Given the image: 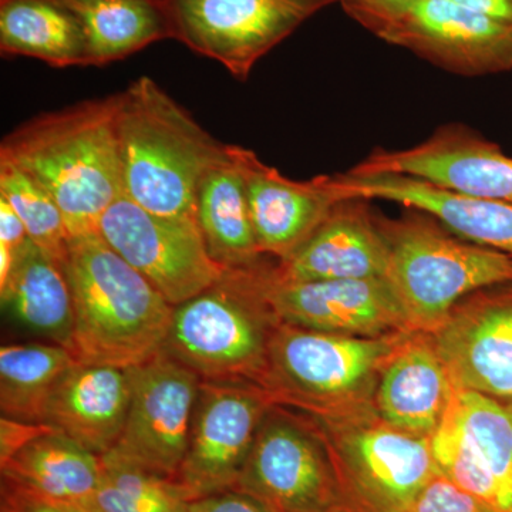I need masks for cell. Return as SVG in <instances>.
I'll use <instances>...</instances> for the list:
<instances>
[{
  "label": "cell",
  "mask_w": 512,
  "mask_h": 512,
  "mask_svg": "<svg viewBox=\"0 0 512 512\" xmlns=\"http://www.w3.org/2000/svg\"><path fill=\"white\" fill-rule=\"evenodd\" d=\"M120 93L40 114L3 138L0 161L22 168L55 198L70 238L99 232L124 194Z\"/></svg>",
  "instance_id": "obj_1"
},
{
  "label": "cell",
  "mask_w": 512,
  "mask_h": 512,
  "mask_svg": "<svg viewBox=\"0 0 512 512\" xmlns=\"http://www.w3.org/2000/svg\"><path fill=\"white\" fill-rule=\"evenodd\" d=\"M64 268L74 306L70 350L80 363L131 369L163 352L174 306L100 232L70 238Z\"/></svg>",
  "instance_id": "obj_2"
},
{
  "label": "cell",
  "mask_w": 512,
  "mask_h": 512,
  "mask_svg": "<svg viewBox=\"0 0 512 512\" xmlns=\"http://www.w3.org/2000/svg\"><path fill=\"white\" fill-rule=\"evenodd\" d=\"M119 143L126 197L154 214L197 220L198 184L225 144L147 76L120 93Z\"/></svg>",
  "instance_id": "obj_3"
},
{
  "label": "cell",
  "mask_w": 512,
  "mask_h": 512,
  "mask_svg": "<svg viewBox=\"0 0 512 512\" xmlns=\"http://www.w3.org/2000/svg\"><path fill=\"white\" fill-rule=\"evenodd\" d=\"M265 264L228 269L210 289L174 306L163 352L202 382L262 387L279 320L262 292Z\"/></svg>",
  "instance_id": "obj_4"
},
{
  "label": "cell",
  "mask_w": 512,
  "mask_h": 512,
  "mask_svg": "<svg viewBox=\"0 0 512 512\" xmlns=\"http://www.w3.org/2000/svg\"><path fill=\"white\" fill-rule=\"evenodd\" d=\"M377 221L389 245L387 279L414 332L439 328L471 293L512 282V256L457 237L427 212L406 208Z\"/></svg>",
  "instance_id": "obj_5"
},
{
  "label": "cell",
  "mask_w": 512,
  "mask_h": 512,
  "mask_svg": "<svg viewBox=\"0 0 512 512\" xmlns=\"http://www.w3.org/2000/svg\"><path fill=\"white\" fill-rule=\"evenodd\" d=\"M407 333L366 338L279 322L262 389L274 404L312 416L372 403L380 372Z\"/></svg>",
  "instance_id": "obj_6"
},
{
  "label": "cell",
  "mask_w": 512,
  "mask_h": 512,
  "mask_svg": "<svg viewBox=\"0 0 512 512\" xmlns=\"http://www.w3.org/2000/svg\"><path fill=\"white\" fill-rule=\"evenodd\" d=\"M312 417L328 444L349 512H406L439 471L429 437L390 426L372 403Z\"/></svg>",
  "instance_id": "obj_7"
},
{
  "label": "cell",
  "mask_w": 512,
  "mask_h": 512,
  "mask_svg": "<svg viewBox=\"0 0 512 512\" xmlns=\"http://www.w3.org/2000/svg\"><path fill=\"white\" fill-rule=\"evenodd\" d=\"M234 491L268 512H349L318 423L279 404L262 419Z\"/></svg>",
  "instance_id": "obj_8"
},
{
  "label": "cell",
  "mask_w": 512,
  "mask_h": 512,
  "mask_svg": "<svg viewBox=\"0 0 512 512\" xmlns=\"http://www.w3.org/2000/svg\"><path fill=\"white\" fill-rule=\"evenodd\" d=\"M338 0H164L171 39L238 80L303 22Z\"/></svg>",
  "instance_id": "obj_9"
},
{
  "label": "cell",
  "mask_w": 512,
  "mask_h": 512,
  "mask_svg": "<svg viewBox=\"0 0 512 512\" xmlns=\"http://www.w3.org/2000/svg\"><path fill=\"white\" fill-rule=\"evenodd\" d=\"M99 232L173 306L207 291L228 271L212 258L198 220L154 214L124 194L104 212Z\"/></svg>",
  "instance_id": "obj_10"
},
{
  "label": "cell",
  "mask_w": 512,
  "mask_h": 512,
  "mask_svg": "<svg viewBox=\"0 0 512 512\" xmlns=\"http://www.w3.org/2000/svg\"><path fill=\"white\" fill-rule=\"evenodd\" d=\"M128 373L126 424L113 450L101 457L174 481L187 453L202 380L164 352Z\"/></svg>",
  "instance_id": "obj_11"
},
{
  "label": "cell",
  "mask_w": 512,
  "mask_h": 512,
  "mask_svg": "<svg viewBox=\"0 0 512 512\" xmlns=\"http://www.w3.org/2000/svg\"><path fill=\"white\" fill-rule=\"evenodd\" d=\"M272 406L258 384L201 382L187 453L174 478L188 503L235 490Z\"/></svg>",
  "instance_id": "obj_12"
},
{
  "label": "cell",
  "mask_w": 512,
  "mask_h": 512,
  "mask_svg": "<svg viewBox=\"0 0 512 512\" xmlns=\"http://www.w3.org/2000/svg\"><path fill=\"white\" fill-rule=\"evenodd\" d=\"M430 441L441 474L491 512H512V403L454 387Z\"/></svg>",
  "instance_id": "obj_13"
},
{
  "label": "cell",
  "mask_w": 512,
  "mask_h": 512,
  "mask_svg": "<svg viewBox=\"0 0 512 512\" xmlns=\"http://www.w3.org/2000/svg\"><path fill=\"white\" fill-rule=\"evenodd\" d=\"M365 29L460 76L512 70V23L454 0H424L402 15L376 20Z\"/></svg>",
  "instance_id": "obj_14"
},
{
  "label": "cell",
  "mask_w": 512,
  "mask_h": 512,
  "mask_svg": "<svg viewBox=\"0 0 512 512\" xmlns=\"http://www.w3.org/2000/svg\"><path fill=\"white\" fill-rule=\"evenodd\" d=\"M262 292L276 319L295 328L366 338L414 332L387 278L282 284L265 265Z\"/></svg>",
  "instance_id": "obj_15"
},
{
  "label": "cell",
  "mask_w": 512,
  "mask_h": 512,
  "mask_svg": "<svg viewBox=\"0 0 512 512\" xmlns=\"http://www.w3.org/2000/svg\"><path fill=\"white\" fill-rule=\"evenodd\" d=\"M429 335L456 389L512 403V282L471 293Z\"/></svg>",
  "instance_id": "obj_16"
},
{
  "label": "cell",
  "mask_w": 512,
  "mask_h": 512,
  "mask_svg": "<svg viewBox=\"0 0 512 512\" xmlns=\"http://www.w3.org/2000/svg\"><path fill=\"white\" fill-rule=\"evenodd\" d=\"M350 175L400 174L471 197L512 204V157L463 124H447L406 150H376Z\"/></svg>",
  "instance_id": "obj_17"
},
{
  "label": "cell",
  "mask_w": 512,
  "mask_h": 512,
  "mask_svg": "<svg viewBox=\"0 0 512 512\" xmlns=\"http://www.w3.org/2000/svg\"><path fill=\"white\" fill-rule=\"evenodd\" d=\"M227 148L244 178L252 228L262 255L281 261L293 254L342 201L332 175L289 180L259 160L254 151Z\"/></svg>",
  "instance_id": "obj_18"
},
{
  "label": "cell",
  "mask_w": 512,
  "mask_h": 512,
  "mask_svg": "<svg viewBox=\"0 0 512 512\" xmlns=\"http://www.w3.org/2000/svg\"><path fill=\"white\" fill-rule=\"evenodd\" d=\"M369 200L348 198L293 254L271 266L276 282L387 278L389 245Z\"/></svg>",
  "instance_id": "obj_19"
},
{
  "label": "cell",
  "mask_w": 512,
  "mask_h": 512,
  "mask_svg": "<svg viewBox=\"0 0 512 512\" xmlns=\"http://www.w3.org/2000/svg\"><path fill=\"white\" fill-rule=\"evenodd\" d=\"M340 200L392 201L427 212L473 244L512 256V204L471 197L400 174L332 175Z\"/></svg>",
  "instance_id": "obj_20"
},
{
  "label": "cell",
  "mask_w": 512,
  "mask_h": 512,
  "mask_svg": "<svg viewBox=\"0 0 512 512\" xmlns=\"http://www.w3.org/2000/svg\"><path fill=\"white\" fill-rule=\"evenodd\" d=\"M453 390L429 333L410 332L380 372L373 409L390 426L431 439Z\"/></svg>",
  "instance_id": "obj_21"
},
{
  "label": "cell",
  "mask_w": 512,
  "mask_h": 512,
  "mask_svg": "<svg viewBox=\"0 0 512 512\" xmlns=\"http://www.w3.org/2000/svg\"><path fill=\"white\" fill-rule=\"evenodd\" d=\"M130 396L128 369L77 363L50 397L43 423L101 457L123 433Z\"/></svg>",
  "instance_id": "obj_22"
},
{
  "label": "cell",
  "mask_w": 512,
  "mask_h": 512,
  "mask_svg": "<svg viewBox=\"0 0 512 512\" xmlns=\"http://www.w3.org/2000/svg\"><path fill=\"white\" fill-rule=\"evenodd\" d=\"M0 473L3 484L90 508L103 477V461L50 427L0 461Z\"/></svg>",
  "instance_id": "obj_23"
},
{
  "label": "cell",
  "mask_w": 512,
  "mask_h": 512,
  "mask_svg": "<svg viewBox=\"0 0 512 512\" xmlns=\"http://www.w3.org/2000/svg\"><path fill=\"white\" fill-rule=\"evenodd\" d=\"M2 305L30 332L70 349L74 328L72 288L66 268L28 241L16 251L8 281L0 286Z\"/></svg>",
  "instance_id": "obj_24"
},
{
  "label": "cell",
  "mask_w": 512,
  "mask_h": 512,
  "mask_svg": "<svg viewBox=\"0 0 512 512\" xmlns=\"http://www.w3.org/2000/svg\"><path fill=\"white\" fill-rule=\"evenodd\" d=\"M197 220L214 261L227 269L261 264L247 190L238 165L225 156L205 171L197 188Z\"/></svg>",
  "instance_id": "obj_25"
},
{
  "label": "cell",
  "mask_w": 512,
  "mask_h": 512,
  "mask_svg": "<svg viewBox=\"0 0 512 512\" xmlns=\"http://www.w3.org/2000/svg\"><path fill=\"white\" fill-rule=\"evenodd\" d=\"M0 52L56 69L90 66L82 23L59 0H0Z\"/></svg>",
  "instance_id": "obj_26"
},
{
  "label": "cell",
  "mask_w": 512,
  "mask_h": 512,
  "mask_svg": "<svg viewBox=\"0 0 512 512\" xmlns=\"http://www.w3.org/2000/svg\"><path fill=\"white\" fill-rule=\"evenodd\" d=\"M82 23L90 66H106L171 39L164 0H59Z\"/></svg>",
  "instance_id": "obj_27"
},
{
  "label": "cell",
  "mask_w": 512,
  "mask_h": 512,
  "mask_svg": "<svg viewBox=\"0 0 512 512\" xmlns=\"http://www.w3.org/2000/svg\"><path fill=\"white\" fill-rule=\"evenodd\" d=\"M80 363L57 343H9L0 349V412L8 419L43 423L50 397Z\"/></svg>",
  "instance_id": "obj_28"
},
{
  "label": "cell",
  "mask_w": 512,
  "mask_h": 512,
  "mask_svg": "<svg viewBox=\"0 0 512 512\" xmlns=\"http://www.w3.org/2000/svg\"><path fill=\"white\" fill-rule=\"evenodd\" d=\"M0 197L18 212L30 241L64 265L69 229L50 192L22 168L0 161Z\"/></svg>",
  "instance_id": "obj_29"
},
{
  "label": "cell",
  "mask_w": 512,
  "mask_h": 512,
  "mask_svg": "<svg viewBox=\"0 0 512 512\" xmlns=\"http://www.w3.org/2000/svg\"><path fill=\"white\" fill-rule=\"evenodd\" d=\"M103 461V477L94 495L96 512H188L190 503L174 481L141 468Z\"/></svg>",
  "instance_id": "obj_30"
},
{
  "label": "cell",
  "mask_w": 512,
  "mask_h": 512,
  "mask_svg": "<svg viewBox=\"0 0 512 512\" xmlns=\"http://www.w3.org/2000/svg\"><path fill=\"white\" fill-rule=\"evenodd\" d=\"M406 512H491L437 471Z\"/></svg>",
  "instance_id": "obj_31"
},
{
  "label": "cell",
  "mask_w": 512,
  "mask_h": 512,
  "mask_svg": "<svg viewBox=\"0 0 512 512\" xmlns=\"http://www.w3.org/2000/svg\"><path fill=\"white\" fill-rule=\"evenodd\" d=\"M0 512H96L84 505L52 500L2 483Z\"/></svg>",
  "instance_id": "obj_32"
},
{
  "label": "cell",
  "mask_w": 512,
  "mask_h": 512,
  "mask_svg": "<svg viewBox=\"0 0 512 512\" xmlns=\"http://www.w3.org/2000/svg\"><path fill=\"white\" fill-rule=\"evenodd\" d=\"M421 2L424 0H352V2L342 3V6L350 18L366 28L376 20L402 15Z\"/></svg>",
  "instance_id": "obj_33"
},
{
  "label": "cell",
  "mask_w": 512,
  "mask_h": 512,
  "mask_svg": "<svg viewBox=\"0 0 512 512\" xmlns=\"http://www.w3.org/2000/svg\"><path fill=\"white\" fill-rule=\"evenodd\" d=\"M45 423H28L2 417L0 419V461L12 456L19 447L49 430Z\"/></svg>",
  "instance_id": "obj_34"
},
{
  "label": "cell",
  "mask_w": 512,
  "mask_h": 512,
  "mask_svg": "<svg viewBox=\"0 0 512 512\" xmlns=\"http://www.w3.org/2000/svg\"><path fill=\"white\" fill-rule=\"evenodd\" d=\"M188 512H268L261 504L256 503L248 495L229 491V493L212 495L194 501Z\"/></svg>",
  "instance_id": "obj_35"
},
{
  "label": "cell",
  "mask_w": 512,
  "mask_h": 512,
  "mask_svg": "<svg viewBox=\"0 0 512 512\" xmlns=\"http://www.w3.org/2000/svg\"><path fill=\"white\" fill-rule=\"evenodd\" d=\"M29 235L18 212L5 198L0 197V245L18 251Z\"/></svg>",
  "instance_id": "obj_36"
},
{
  "label": "cell",
  "mask_w": 512,
  "mask_h": 512,
  "mask_svg": "<svg viewBox=\"0 0 512 512\" xmlns=\"http://www.w3.org/2000/svg\"><path fill=\"white\" fill-rule=\"evenodd\" d=\"M468 9L512 23V0H454Z\"/></svg>",
  "instance_id": "obj_37"
},
{
  "label": "cell",
  "mask_w": 512,
  "mask_h": 512,
  "mask_svg": "<svg viewBox=\"0 0 512 512\" xmlns=\"http://www.w3.org/2000/svg\"><path fill=\"white\" fill-rule=\"evenodd\" d=\"M338 2L345 3V2H352V0H338Z\"/></svg>",
  "instance_id": "obj_38"
}]
</instances>
